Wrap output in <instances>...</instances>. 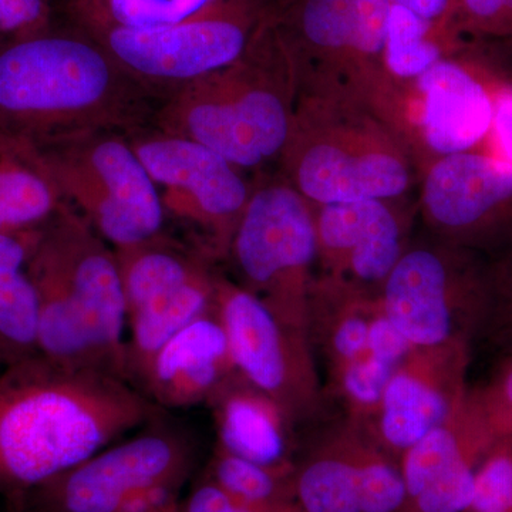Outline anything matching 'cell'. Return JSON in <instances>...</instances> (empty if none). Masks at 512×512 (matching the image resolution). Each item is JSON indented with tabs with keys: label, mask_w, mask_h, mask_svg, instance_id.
<instances>
[{
	"label": "cell",
	"mask_w": 512,
	"mask_h": 512,
	"mask_svg": "<svg viewBox=\"0 0 512 512\" xmlns=\"http://www.w3.org/2000/svg\"><path fill=\"white\" fill-rule=\"evenodd\" d=\"M160 409L127 380L35 355L0 373V493H30Z\"/></svg>",
	"instance_id": "6da1fadb"
},
{
	"label": "cell",
	"mask_w": 512,
	"mask_h": 512,
	"mask_svg": "<svg viewBox=\"0 0 512 512\" xmlns=\"http://www.w3.org/2000/svg\"><path fill=\"white\" fill-rule=\"evenodd\" d=\"M153 97L93 37L40 32L0 47V130L37 146L99 131L131 136Z\"/></svg>",
	"instance_id": "7a4b0ae2"
},
{
	"label": "cell",
	"mask_w": 512,
	"mask_h": 512,
	"mask_svg": "<svg viewBox=\"0 0 512 512\" xmlns=\"http://www.w3.org/2000/svg\"><path fill=\"white\" fill-rule=\"evenodd\" d=\"M28 274L39 305L40 355L127 380V308L116 252L70 205L37 232Z\"/></svg>",
	"instance_id": "3957f363"
},
{
	"label": "cell",
	"mask_w": 512,
	"mask_h": 512,
	"mask_svg": "<svg viewBox=\"0 0 512 512\" xmlns=\"http://www.w3.org/2000/svg\"><path fill=\"white\" fill-rule=\"evenodd\" d=\"M413 154L379 109L348 87L301 80L282 177L312 205L396 201Z\"/></svg>",
	"instance_id": "277c9868"
},
{
	"label": "cell",
	"mask_w": 512,
	"mask_h": 512,
	"mask_svg": "<svg viewBox=\"0 0 512 512\" xmlns=\"http://www.w3.org/2000/svg\"><path fill=\"white\" fill-rule=\"evenodd\" d=\"M299 84L298 63L272 10L244 55L165 97L157 128L204 144L241 171L254 170L281 157Z\"/></svg>",
	"instance_id": "5b68a950"
},
{
	"label": "cell",
	"mask_w": 512,
	"mask_h": 512,
	"mask_svg": "<svg viewBox=\"0 0 512 512\" xmlns=\"http://www.w3.org/2000/svg\"><path fill=\"white\" fill-rule=\"evenodd\" d=\"M39 147L64 202L114 251L163 234L160 194L128 134L99 131Z\"/></svg>",
	"instance_id": "8992f818"
},
{
	"label": "cell",
	"mask_w": 512,
	"mask_h": 512,
	"mask_svg": "<svg viewBox=\"0 0 512 512\" xmlns=\"http://www.w3.org/2000/svg\"><path fill=\"white\" fill-rule=\"evenodd\" d=\"M490 301V259L437 238L409 245L380 291L384 313L414 348L471 345Z\"/></svg>",
	"instance_id": "52a82bcc"
},
{
	"label": "cell",
	"mask_w": 512,
	"mask_h": 512,
	"mask_svg": "<svg viewBox=\"0 0 512 512\" xmlns=\"http://www.w3.org/2000/svg\"><path fill=\"white\" fill-rule=\"evenodd\" d=\"M239 286L288 325L305 330L318 265L315 217L282 175L254 184L227 256Z\"/></svg>",
	"instance_id": "ba28073f"
},
{
	"label": "cell",
	"mask_w": 512,
	"mask_h": 512,
	"mask_svg": "<svg viewBox=\"0 0 512 512\" xmlns=\"http://www.w3.org/2000/svg\"><path fill=\"white\" fill-rule=\"evenodd\" d=\"M276 0H217L175 25L130 29L92 23V37L121 69L165 97L244 55Z\"/></svg>",
	"instance_id": "9c48e42d"
},
{
	"label": "cell",
	"mask_w": 512,
	"mask_h": 512,
	"mask_svg": "<svg viewBox=\"0 0 512 512\" xmlns=\"http://www.w3.org/2000/svg\"><path fill=\"white\" fill-rule=\"evenodd\" d=\"M131 144L156 184L165 218L183 225L211 261L227 259L254 184L211 148L156 130L131 134Z\"/></svg>",
	"instance_id": "30bf717a"
},
{
	"label": "cell",
	"mask_w": 512,
	"mask_h": 512,
	"mask_svg": "<svg viewBox=\"0 0 512 512\" xmlns=\"http://www.w3.org/2000/svg\"><path fill=\"white\" fill-rule=\"evenodd\" d=\"M473 59L448 56L409 82L390 79L376 107L410 151L431 161L483 150L494 116L500 80Z\"/></svg>",
	"instance_id": "8fae6325"
},
{
	"label": "cell",
	"mask_w": 512,
	"mask_h": 512,
	"mask_svg": "<svg viewBox=\"0 0 512 512\" xmlns=\"http://www.w3.org/2000/svg\"><path fill=\"white\" fill-rule=\"evenodd\" d=\"M387 0H286L274 18L299 79L348 87L373 101L389 76L383 52Z\"/></svg>",
	"instance_id": "7c38bea8"
},
{
	"label": "cell",
	"mask_w": 512,
	"mask_h": 512,
	"mask_svg": "<svg viewBox=\"0 0 512 512\" xmlns=\"http://www.w3.org/2000/svg\"><path fill=\"white\" fill-rule=\"evenodd\" d=\"M217 313L235 369L298 427L315 420L323 394L308 333L288 325L234 279L218 276Z\"/></svg>",
	"instance_id": "4fadbf2b"
},
{
	"label": "cell",
	"mask_w": 512,
	"mask_h": 512,
	"mask_svg": "<svg viewBox=\"0 0 512 512\" xmlns=\"http://www.w3.org/2000/svg\"><path fill=\"white\" fill-rule=\"evenodd\" d=\"M420 207L433 238L488 259L512 251V167L487 151L427 164Z\"/></svg>",
	"instance_id": "5bb4252c"
},
{
	"label": "cell",
	"mask_w": 512,
	"mask_h": 512,
	"mask_svg": "<svg viewBox=\"0 0 512 512\" xmlns=\"http://www.w3.org/2000/svg\"><path fill=\"white\" fill-rule=\"evenodd\" d=\"M157 421L30 493L47 512H123L137 495L175 487L190 466L191 444Z\"/></svg>",
	"instance_id": "9a60e30c"
},
{
	"label": "cell",
	"mask_w": 512,
	"mask_h": 512,
	"mask_svg": "<svg viewBox=\"0 0 512 512\" xmlns=\"http://www.w3.org/2000/svg\"><path fill=\"white\" fill-rule=\"evenodd\" d=\"M293 494L302 512H402L406 504L400 461L346 417L295 464Z\"/></svg>",
	"instance_id": "2e32d148"
},
{
	"label": "cell",
	"mask_w": 512,
	"mask_h": 512,
	"mask_svg": "<svg viewBox=\"0 0 512 512\" xmlns=\"http://www.w3.org/2000/svg\"><path fill=\"white\" fill-rule=\"evenodd\" d=\"M470 357L467 343L414 349L394 369L379 412L363 429L400 461L404 451L464 403Z\"/></svg>",
	"instance_id": "e0dca14e"
},
{
	"label": "cell",
	"mask_w": 512,
	"mask_h": 512,
	"mask_svg": "<svg viewBox=\"0 0 512 512\" xmlns=\"http://www.w3.org/2000/svg\"><path fill=\"white\" fill-rule=\"evenodd\" d=\"M497 441L470 399L400 457L402 512H466L481 460Z\"/></svg>",
	"instance_id": "ac0fdd59"
},
{
	"label": "cell",
	"mask_w": 512,
	"mask_h": 512,
	"mask_svg": "<svg viewBox=\"0 0 512 512\" xmlns=\"http://www.w3.org/2000/svg\"><path fill=\"white\" fill-rule=\"evenodd\" d=\"M393 202L312 205L320 275L380 293L409 247L406 215Z\"/></svg>",
	"instance_id": "d6986e66"
},
{
	"label": "cell",
	"mask_w": 512,
	"mask_h": 512,
	"mask_svg": "<svg viewBox=\"0 0 512 512\" xmlns=\"http://www.w3.org/2000/svg\"><path fill=\"white\" fill-rule=\"evenodd\" d=\"M235 369L227 332L214 311L195 319L167 340L136 384L158 409L207 404Z\"/></svg>",
	"instance_id": "ffe728a7"
},
{
	"label": "cell",
	"mask_w": 512,
	"mask_h": 512,
	"mask_svg": "<svg viewBox=\"0 0 512 512\" xmlns=\"http://www.w3.org/2000/svg\"><path fill=\"white\" fill-rule=\"evenodd\" d=\"M217 446L261 466L292 470L296 427L284 410L238 372L208 399Z\"/></svg>",
	"instance_id": "44dd1931"
},
{
	"label": "cell",
	"mask_w": 512,
	"mask_h": 512,
	"mask_svg": "<svg viewBox=\"0 0 512 512\" xmlns=\"http://www.w3.org/2000/svg\"><path fill=\"white\" fill-rule=\"evenodd\" d=\"M379 305L380 293L332 276H315L309 291L306 333L328 372L367 352L370 323Z\"/></svg>",
	"instance_id": "7402d4cb"
},
{
	"label": "cell",
	"mask_w": 512,
	"mask_h": 512,
	"mask_svg": "<svg viewBox=\"0 0 512 512\" xmlns=\"http://www.w3.org/2000/svg\"><path fill=\"white\" fill-rule=\"evenodd\" d=\"M64 204L42 148L0 130V234L42 228Z\"/></svg>",
	"instance_id": "603a6c76"
},
{
	"label": "cell",
	"mask_w": 512,
	"mask_h": 512,
	"mask_svg": "<svg viewBox=\"0 0 512 512\" xmlns=\"http://www.w3.org/2000/svg\"><path fill=\"white\" fill-rule=\"evenodd\" d=\"M218 276L214 269H207L127 316L126 370L127 380L134 387L167 340L214 311Z\"/></svg>",
	"instance_id": "cb8c5ba5"
},
{
	"label": "cell",
	"mask_w": 512,
	"mask_h": 512,
	"mask_svg": "<svg viewBox=\"0 0 512 512\" xmlns=\"http://www.w3.org/2000/svg\"><path fill=\"white\" fill-rule=\"evenodd\" d=\"M39 229L0 234V363L5 367L39 355V305L28 274Z\"/></svg>",
	"instance_id": "d4e9b609"
},
{
	"label": "cell",
	"mask_w": 512,
	"mask_h": 512,
	"mask_svg": "<svg viewBox=\"0 0 512 512\" xmlns=\"http://www.w3.org/2000/svg\"><path fill=\"white\" fill-rule=\"evenodd\" d=\"M466 49L461 32L390 5L384 39L383 62L394 82H409L440 60Z\"/></svg>",
	"instance_id": "484cf974"
},
{
	"label": "cell",
	"mask_w": 512,
	"mask_h": 512,
	"mask_svg": "<svg viewBox=\"0 0 512 512\" xmlns=\"http://www.w3.org/2000/svg\"><path fill=\"white\" fill-rule=\"evenodd\" d=\"M295 468V467H293ZM292 470H279L215 448L212 481L242 503L264 510L296 507Z\"/></svg>",
	"instance_id": "4316f807"
},
{
	"label": "cell",
	"mask_w": 512,
	"mask_h": 512,
	"mask_svg": "<svg viewBox=\"0 0 512 512\" xmlns=\"http://www.w3.org/2000/svg\"><path fill=\"white\" fill-rule=\"evenodd\" d=\"M394 369L367 350L345 365L329 370L330 390L342 403L346 419L360 427L375 419Z\"/></svg>",
	"instance_id": "83f0119b"
},
{
	"label": "cell",
	"mask_w": 512,
	"mask_h": 512,
	"mask_svg": "<svg viewBox=\"0 0 512 512\" xmlns=\"http://www.w3.org/2000/svg\"><path fill=\"white\" fill-rule=\"evenodd\" d=\"M217 0H87L90 20L100 25L153 29L175 25Z\"/></svg>",
	"instance_id": "f1b7e54d"
},
{
	"label": "cell",
	"mask_w": 512,
	"mask_h": 512,
	"mask_svg": "<svg viewBox=\"0 0 512 512\" xmlns=\"http://www.w3.org/2000/svg\"><path fill=\"white\" fill-rule=\"evenodd\" d=\"M466 512H512V439L498 441L481 460Z\"/></svg>",
	"instance_id": "f546056e"
},
{
	"label": "cell",
	"mask_w": 512,
	"mask_h": 512,
	"mask_svg": "<svg viewBox=\"0 0 512 512\" xmlns=\"http://www.w3.org/2000/svg\"><path fill=\"white\" fill-rule=\"evenodd\" d=\"M470 399L497 443L512 439V356L485 386L470 389Z\"/></svg>",
	"instance_id": "4dcf8cb0"
},
{
	"label": "cell",
	"mask_w": 512,
	"mask_h": 512,
	"mask_svg": "<svg viewBox=\"0 0 512 512\" xmlns=\"http://www.w3.org/2000/svg\"><path fill=\"white\" fill-rule=\"evenodd\" d=\"M491 301L483 333L512 338V251L490 259Z\"/></svg>",
	"instance_id": "1f68e13d"
},
{
	"label": "cell",
	"mask_w": 512,
	"mask_h": 512,
	"mask_svg": "<svg viewBox=\"0 0 512 512\" xmlns=\"http://www.w3.org/2000/svg\"><path fill=\"white\" fill-rule=\"evenodd\" d=\"M461 33L478 37H507V0H457Z\"/></svg>",
	"instance_id": "d6a6232c"
},
{
	"label": "cell",
	"mask_w": 512,
	"mask_h": 512,
	"mask_svg": "<svg viewBox=\"0 0 512 512\" xmlns=\"http://www.w3.org/2000/svg\"><path fill=\"white\" fill-rule=\"evenodd\" d=\"M47 22L45 0H0V33L13 39L43 32Z\"/></svg>",
	"instance_id": "836d02e7"
},
{
	"label": "cell",
	"mask_w": 512,
	"mask_h": 512,
	"mask_svg": "<svg viewBox=\"0 0 512 512\" xmlns=\"http://www.w3.org/2000/svg\"><path fill=\"white\" fill-rule=\"evenodd\" d=\"M416 349L383 311L382 302L370 323L367 350L377 359L397 367Z\"/></svg>",
	"instance_id": "e575fe53"
},
{
	"label": "cell",
	"mask_w": 512,
	"mask_h": 512,
	"mask_svg": "<svg viewBox=\"0 0 512 512\" xmlns=\"http://www.w3.org/2000/svg\"><path fill=\"white\" fill-rule=\"evenodd\" d=\"M483 151L512 167V84L500 82L495 90L494 116Z\"/></svg>",
	"instance_id": "d590c367"
},
{
	"label": "cell",
	"mask_w": 512,
	"mask_h": 512,
	"mask_svg": "<svg viewBox=\"0 0 512 512\" xmlns=\"http://www.w3.org/2000/svg\"><path fill=\"white\" fill-rule=\"evenodd\" d=\"M185 512H302L301 508H286V510H264V508L254 507L242 503L237 498L229 495L227 491L222 490L220 485L205 483L200 485L197 490L192 493L188 500Z\"/></svg>",
	"instance_id": "8d00e7d4"
},
{
	"label": "cell",
	"mask_w": 512,
	"mask_h": 512,
	"mask_svg": "<svg viewBox=\"0 0 512 512\" xmlns=\"http://www.w3.org/2000/svg\"><path fill=\"white\" fill-rule=\"evenodd\" d=\"M387 2L390 5L402 6L430 22L454 26L458 29L457 0H387Z\"/></svg>",
	"instance_id": "74e56055"
},
{
	"label": "cell",
	"mask_w": 512,
	"mask_h": 512,
	"mask_svg": "<svg viewBox=\"0 0 512 512\" xmlns=\"http://www.w3.org/2000/svg\"><path fill=\"white\" fill-rule=\"evenodd\" d=\"M512 36V0H507V37Z\"/></svg>",
	"instance_id": "f35d334b"
},
{
	"label": "cell",
	"mask_w": 512,
	"mask_h": 512,
	"mask_svg": "<svg viewBox=\"0 0 512 512\" xmlns=\"http://www.w3.org/2000/svg\"><path fill=\"white\" fill-rule=\"evenodd\" d=\"M156 512H175L173 504L167 505V507L161 508V510H158Z\"/></svg>",
	"instance_id": "ab89813d"
}]
</instances>
